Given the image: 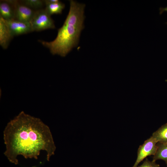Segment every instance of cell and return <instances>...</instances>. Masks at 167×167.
<instances>
[{"label": "cell", "instance_id": "1", "mask_svg": "<svg viewBox=\"0 0 167 167\" xmlns=\"http://www.w3.org/2000/svg\"><path fill=\"white\" fill-rule=\"evenodd\" d=\"M6 145L4 154L9 161L18 164L17 156L37 159L41 150L49 161L56 150L49 126L40 119L21 112L9 122L3 131Z\"/></svg>", "mask_w": 167, "mask_h": 167}, {"label": "cell", "instance_id": "2", "mask_svg": "<svg viewBox=\"0 0 167 167\" xmlns=\"http://www.w3.org/2000/svg\"><path fill=\"white\" fill-rule=\"evenodd\" d=\"M68 15L62 26L58 30L55 39L51 41L39 40L53 55L65 56L78 43L81 31L84 28L85 5L70 0Z\"/></svg>", "mask_w": 167, "mask_h": 167}, {"label": "cell", "instance_id": "3", "mask_svg": "<svg viewBox=\"0 0 167 167\" xmlns=\"http://www.w3.org/2000/svg\"><path fill=\"white\" fill-rule=\"evenodd\" d=\"M32 31H39L55 28L54 22L45 9L36 11L30 22Z\"/></svg>", "mask_w": 167, "mask_h": 167}, {"label": "cell", "instance_id": "4", "mask_svg": "<svg viewBox=\"0 0 167 167\" xmlns=\"http://www.w3.org/2000/svg\"><path fill=\"white\" fill-rule=\"evenodd\" d=\"M157 143L151 136L145 140L142 145H140L138 150L137 159L132 167H137L147 156L151 155L154 156L157 151Z\"/></svg>", "mask_w": 167, "mask_h": 167}, {"label": "cell", "instance_id": "5", "mask_svg": "<svg viewBox=\"0 0 167 167\" xmlns=\"http://www.w3.org/2000/svg\"><path fill=\"white\" fill-rule=\"evenodd\" d=\"M34 10L16 0L15 19L21 21L30 23L36 12Z\"/></svg>", "mask_w": 167, "mask_h": 167}, {"label": "cell", "instance_id": "6", "mask_svg": "<svg viewBox=\"0 0 167 167\" xmlns=\"http://www.w3.org/2000/svg\"><path fill=\"white\" fill-rule=\"evenodd\" d=\"M5 21L13 37L32 32L30 23L23 22L15 19Z\"/></svg>", "mask_w": 167, "mask_h": 167}, {"label": "cell", "instance_id": "7", "mask_svg": "<svg viewBox=\"0 0 167 167\" xmlns=\"http://www.w3.org/2000/svg\"><path fill=\"white\" fill-rule=\"evenodd\" d=\"M16 0H1L0 16L6 21L15 19Z\"/></svg>", "mask_w": 167, "mask_h": 167}, {"label": "cell", "instance_id": "8", "mask_svg": "<svg viewBox=\"0 0 167 167\" xmlns=\"http://www.w3.org/2000/svg\"><path fill=\"white\" fill-rule=\"evenodd\" d=\"M13 36L5 20L0 16V45L6 49Z\"/></svg>", "mask_w": 167, "mask_h": 167}, {"label": "cell", "instance_id": "9", "mask_svg": "<svg viewBox=\"0 0 167 167\" xmlns=\"http://www.w3.org/2000/svg\"><path fill=\"white\" fill-rule=\"evenodd\" d=\"M156 152L153 156L152 161H155L158 160L164 161L167 166V142L158 143Z\"/></svg>", "mask_w": 167, "mask_h": 167}, {"label": "cell", "instance_id": "10", "mask_svg": "<svg viewBox=\"0 0 167 167\" xmlns=\"http://www.w3.org/2000/svg\"><path fill=\"white\" fill-rule=\"evenodd\" d=\"M152 136L157 143L167 142V123L155 131Z\"/></svg>", "mask_w": 167, "mask_h": 167}, {"label": "cell", "instance_id": "11", "mask_svg": "<svg viewBox=\"0 0 167 167\" xmlns=\"http://www.w3.org/2000/svg\"><path fill=\"white\" fill-rule=\"evenodd\" d=\"M65 7V4L59 1L57 2L46 5L45 9L49 14L51 15L61 14Z\"/></svg>", "mask_w": 167, "mask_h": 167}, {"label": "cell", "instance_id": "12", "mask_svg": "<svg viewBox=\"0 0 167 167\" xmlns=\"http://www.w3.org/2000/svg\"><path fill=\"white\" fill-rule=\"evenodd\" d=\"M19 2L23 4L35 11L41 9L45 5L44 0H24Z\"/></svg>", "mask_w": 167, "mask_h": 167}, {"label": "cell", "instance_id": "13", "mask_svg": "<svg viewBox=\"0 0 167 167\" xmlns=\"http://www.w3.org/2000/svg\"><path fill=\"white\" fill-rule=\"evenodd\" d=\"M136 167H160L159 165L156 163L155 161H149L146 158L143 163L140 166Z\"/></svg>", "mask_w": 167, "mask_h": 167}, {"label": "cell", "instance_id": "14", "mask_svg": "<svg viewBox=\"0 0 167 167\" xmlns=\"http://www.w3.org/2000/svg\"><path fill=\"white\" fill-rule=\"evenodd\" d=\"M59 1L58 0H44V2L45 5L46 6L47 5L53 3L57 2Z\"/></svg>", "mask_w": 167, "mask_h": 167}, {"label": "cell", "instance_id": "15", "mask_svg": "<svg viewBox=\"0 0 167 167\" xmlns=\"http://www.w3.org/2000/svg\"><path fill=\"white\" fill-rule=\"evenodd\" d=\"M159 14L161 15L164 11L167 12V6L165 7H161L159 8Z\"/></svg>", "mask_w": 167, "mask_h": 167}, {"label": "cell", "instance_id": "16", "mask_svg": "<svg viewBox=\"0 0 167 167\" xmlns=\"http://www.w3.org/2000/svg\"><path fill=\"white\" fill-rule=\"evenodd\" d=\"M165 24H167V22L165 23Z\"/></svg>", "mask_w": 167, "mask_h": 167}]
</instances>
